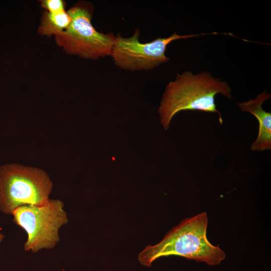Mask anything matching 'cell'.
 <instances>
[{
  "mask_svg": "<svg viewBox=\"0 0 271 271\" xmlns=\"http://www.w3.org/2000/svg\"><path fill=\"white\" fill-rule=\"evenodd\" d=\"M219 93L232 98L231 89L227 83L208 72L194 74L185 71L177 74L175 80L167 86L160 103L158 111L161 124L168 129L171 119L178 112L197 110L217 113L222 124L221 114L215 103V96Z\"/></svg>",
  "mask_w": 271,
  "mask_h": 271,
  "instance_id": "2",
  "label": "cell"
},
{
  "mask_svg": "<svg viewBox=\"0 0 271 271\" xmlns=\"http://www.w3.org/2000/svg\"><path fill=\"white\" fill-rule=\"evenodd\" d=\"M71 22V18L67 12L59 13L45 12L38 32L42 35L55 36L65 31Z\"/></svg>",
  "mask_w": 271,
  "mask_h": 271,
  "instance_id": "8",
  "label": "cell"
},
{
  "mask_svg": "<svg viewBox=\"0 0 271 271\" xmlns=\"http://www.w3.org/2000/svg\"><path fill=\"white\" fill-rule=\"evenodd\" d=\"M52 182L42 169L20 164L0 167V210L12 215L18 207L46 203L52 191Z\"/></svg>",
  "mask_w": 271,
  "mask_h": 271,
  "instance_id": "3",
  "label": "cell"
},
{
  "mask_svg": "<svg viewBox=\"0 0 271 271\" xmlns=\"http://www.w3.org/2000/svg\"><path fill=\"white\" fill-rule=\"evenodd\" d=\"M4 238L3 234L0 232V242L2 241Z\"/></svg>",
  "mask_w": 271,
  "mask_h": 271,
  "instance_id": "10",
  "label": "cell"
},
{
  "mask_svg": "<svg viewBox=\"0 0 271 271\" xmlns=\"http://www.w3.org/2000/svg\"><path fill=\"white\" fill-rule=\"evenodd\" d=\"M270 98V94L264 90L258 94L254 99L243 102H237L241 110L251 113L258 121V133L251 146L253 151L262 152L271 148V113L263 109L264 101Z\"/></svg>",
  "mask_w": 271,
  "mask_h": 271,
  "instance_id": "7",
  "label": "cell"
},
{
  "mask_svg": "<svg viewBox=\"0 0 271 271\" xmlns=\"http://www.w3.org/2000/svg\"><path fill=\"white\" fill-rule=\"evenodd\" d=\"M64 206L62 201L50 199L44 204L23 205L14 211V222L27 234L25 250L36 252L55 247L60 228L68 222Z\"/></svg>",
  "mask_w": 271,
  "mask_h": 271,
  "instance_id": "4",
  "label": "cell"
},
{
  "mask_svg": "<svg viewBox=\"0 0 271 271\" xmlns=\"http://www.w3.org/2000/svg\"><path fill=\"white\" fill-rule=\"evenodd\" d=\"M41 6L49 13H59L65 11V3L62 0H43Z\"/></svg>",
  "mask_w": 271,
  "mask_h": 271,
  "instance_id": "9",
  "label": "cell"
},
{
  "mask_svg": "<svg viewBox=\"0 0 271 271\" xmlns=\"http://www.w3.org/2000/svg\"><path fill=\"white\" fill-rule=\"evenodd\" d=\"M208 223L205 212L185 219L159 243L146 247L139 254V262L149 267L158 258L176 255L209 265L219 264L225 258L226 254L218 245H214L208 240Z\"/></svg>",
  "mask_w": 271,
  "mask_h": 271,
  "instance_id": "1",
  "label": "cell"
},
{
  "mask_svg": "<svg viewBox=\"0 0 271 271\" xmlns=\"http://www.w3.org/2000/svg\"><path fill=\"white\" fill-rule=\"evenodd\" d=\"M71 18L68 27L56 35L59 46L71 54L96 59L111 55L115 36L97 31L92 25L91 14L84 6H76L68 11Z\"/></svg>",
  "mask_w": 271,
  "mask_h": 271,
  "instance_id": "5",
  "label": "cell"
},
{
  "mask_svg": "<svg viewBox=\"0 0 271 271\" xmlns=\"http://www.w3.org/2000/svg\"><path fill=\"white\" fill-rule=\"evenodd\" d=\"M204 34L180 35L175 32L169 37L158 38L150 42L142 43L139 40L140 30H136L131 37L123 38L119 34L115 37L111 55L114 64L121 69L149 70L169 60L165 55V51L172 41Z\"/></svg>",
  "mask_w": 271,
  "mask_h": 271,
  "instance_id": "6",
  "label": "cell"
}]
</instances>
